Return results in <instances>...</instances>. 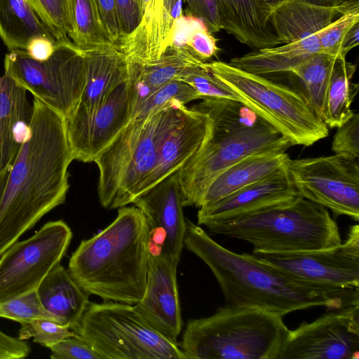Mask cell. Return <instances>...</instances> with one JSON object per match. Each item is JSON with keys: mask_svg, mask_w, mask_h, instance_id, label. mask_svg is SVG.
I'll list each match as a JSON object with an SVG mask.
<instances>
[{"mask_svg": "<svg viewBox=\"0 0 359 359\" xmlns=\"http://www.w3.org/2000/svg\"><path fill=\"white\" fill-rule=\"evenodd\" d=\"M29 136L0 197V256L48 212L62 204L74 159L65 118L34 97Z\"/></svg>", "mask_w": 359, "mask_h": 359, "instance_id": "cell-1", "label": "cell"}, {"mask_svg": "<svg viewBox=\"0 0 359 359\" xmlns=\"http://www.w3.org/2000/svg\"><path fill=\"white\" fill-rule=\"evenodd\" d=\"M183 243L210 268L226 304L282 316L313 306L329 311L359 304V288L330 287L295 278L251 254H238L222 246L189 219H186Z\"/></svg>", "mask_w": 359, "mask_h": 359, "instance_id": "cell-2", "label": "cell"}, {"mask_svg": "<svg viewBox=\"0 0 359 359\" xmlns=\"http://www.w3.org/2000/svg\"><path fill=\"white\" fill-rule=\"evenodd\" d=\"M151 237L144 213L121 207L108 226L80 243L68 270L90 295L135 305L146 289Z\"/></svg>", "mask_w": 359, "mask_h": 359, "instance_id": "cell-3", "label": "cell"}, {"mask_svg": "<svg viewBox=\"0 0 359 359\" xmlns=\"http://www.w3.org/2000/svg\"><path fill=\"white\" fill-rule=\"evenodd\" d=\"M191 107L206 114L211 127L201 147L177 171L183 207L200 208L211 182L245 157L264 151H286L294 146L240 102L206 98Z\"/></svg>", "mask_w": 359, "mask_h": 359, "instance_id": "cell-4", "label": "cell"}, {"mask_svg": "<svg viewBox=\"0 0 359 359\" xmlns=\"http://www.w3.org/2000/svg\"><path fill=\"white\" fill-rule=\"evenodd\" d=\"M283 317L225 304L189 320L180 348L187 359H278L289 330Z\"/></svg>", "mask_w": 359, "mask_h": 359, "instance_id": "cell-5", "label": "cell"}, {"mask_svg": "<svg viewBox=\"0 0 359 359\" xmlns=\"http://www.w3.org/2000/svg\"><path fill=\"white\" fill-rule=\"evenodd\" d=\"M206 227L213 233L250 243L253 253L318 250L342 242L328 210L303 197L288 205Z\"/></svg>", "mask_w": 359, "mask_h": 359, "instance_id": "cell-6", "label": "cell"}, {"mask_svg": "<svg viewBox=\"0 0 359 359\" xmlns=\"http://www.w3.org/2000/svg\"><path fill=\"white\" fill-rule=\"evenodd\" d=\"M207 65L243 104L269 122L293 145L311 146L328 136V127L299 91L224 62L213 61Z\"/></svg>", "mask_w": 359, "mask_h": 359, "instance_id": "cell-7", "label": "cell"}, {"mask_svg": "<svg viewBox=\"0 0 359 359\" xmlns=\"http://www.w3.org/2000/svg\"><path fill=\"white\" fill-rule=\"evenodd\" d=\"M72 330L102 359H187L180 345L154 329L132 304L89 302Z\"/></svg>", "mask_w": 359, "mask_h": 359, "instance_id": "cell-8", "label": "cell"}, {"mask_svg": "<svg viewBox=\"0 0 359 359\" xmlns=\"http://www.w3.org/2000/svg\"><path fill=\"white\" fill-rule=\"evenodd\" d=\"M4 72L65 118L76 109L84 86V55L72 42L58 43L49 58L39 61L21 51H8Z\"/></svg>", "mask_w": 359, "mask_h": 359, "instance_id": "cell-9", "label": "cell"}, {"mask_svg": "<svg viewBox=\"0 0 359 359\" xmlns=\"http://www.w3.org/2000/svg\"><path fill=\"white\" fill-rule=\"evenodd\" d=\"M72 237L62 220L43 224L33 236L16 241L0 256V303L35 291L66 253Z\"/></svg>", "mask_w": 359, "mask_h": 359, "instance_id": "cell-10", "label": "cell"}, {"mask_svg": "<svg viewBox=\"0 0 359 359\" xmlns=\"http://www.w3.org/2000/svg\"><path fill=\"white\" fill-rule=\"evenodd\" d=\"M290 179L300 195L331 210L334 217L359 220V164L339 155L289 161Z\"/></svg>", "mask_w": 359, "mask_h": 359, "instance_id": "cell-11", "label": "cell"}, {"mask_svg": "<svg viewBox=\"0 0 359 359\" xmlns=\"http://www.w3.org/2000/svg\"><path fill=\"white\" fill-rule=\"evenodd\" d=\"M257 260L302 280L336 288H359V226L332 248L283 253L256 252Z\"/></svg>", "mask_w": 359, "mask_h": 359, "instance_id": "cell-12", "label": "cell"}, {"mask_svg": "<svg viewBox=\"0 0 359 359\" xmlns=\"http://www.w3.org/2000/svg\"><path fill=\"white\" fill-rule=\"evenodd\" d=\"M278 359H359V304L289 330Z\"/></svg>", "mask_w": 359, "mask_h": 359, "instance_id": "cell-13", "label": "cell"}, {"mask_svg": "<svg viewBox=\"0 0 359 359\" xmlns=\"http://www.w3.org/2000/svg\"><path fill=\"white\" fill-rule=\"evenodd\" d=\"M132 102L133 86L128 74L90 116L76 121H65L74 159L94 161L130 120Z\"/></svg>", "mask_w": 359, "mask_h": 359, "instance_id": "cell-14", "label": "cell"}, {"mask_svg": "<svg viewBox=\"0 0 359 359\" xmlns=\"http://www.w3.org/2000/svg\"><path fill=\"white\" fill-rule=\"evenodd\" d=\"M179 262L150 244L147 285L142 299L134 305L144 320L158 332L177 344L183 322L177 284Z\"/></svg>", "mask_w": 359, "mask_h": 359, "instance_id": "cell-15", "label": "cell"}, {"mask_svg": "<svg viewBox=\"0 0 359 359\" xmlns=\"http://www.w3.org/2000/svg\"><path fill=\"white\" fill-rule=\"evenodd\" d=\"M210 127L211 121L206 114L175 101L158 146L155 165L138 189L136 198L185 164L201 147Z\"/></svg>", "mask_w": 359, "mask_h": 359, "instance_id": "cell-16", "label": "cell"}, {"mask_svg": "<svg viewBox=\"0 0 359 359\" xmlns=\"http://www.w3.org/2000/svg\"><path fill=\"white\" fill-rule=\"evenodd\" d=\"M300 197L302 196L290 179L287 165L266 178L200 207L198 224L207 226L234 220L288 205Z\"/></svg>", "mask_w": 359, "mask_h": 359, "instance_id": "cell-17", "label": "cell"}, {"mask_svg": "<svg viewBox=\"0 0 359 359\" xmlns=\"http://www.w3.org/2000/svg\"><path fill=\"white\" fill-rule=\"evenodd\" d=\"M133 203L147 218L152 238L160 239L161 250L179 262L186 219L177 172L145 191Z\"/></svg>", "mask_w": 359, "mask_h": 359, "instance_id": "cell-18", "label": "cell"}, {"mask_svg": "<svg viewBox=\"0 0 359 359\" xmlns=\"http://www.w3.org/2000/svg\"><path fill=\"white\" fill-rule=\"evenodd\" d=\"M82 51L84 55V86L76 109L65 118V122L76 121L90 116L128 74V62L115 45Z\"/></svg>", "mask_w": 359, "mask_h": 359, "instance_id": "cell-19", "label": "cell"}, {"mask_svg": "<svg viewBox=\"0 0 359 359\" xmlns=\"http://www.w3.org/2000/svg\"><path fill=\"white\" fill-rule=\"evenodd\" d=\"M355 0H289L271 11L269 20L281 43L321 32Z\"/></svg>", "mask_w": 359, "mask_h": 359, "instance_id": "cell-20", "label": "cell"}, {"mask_svg": "<svg viewBox=\"0 0 359 359\" xmlns=\"http://www.w3.org/2000/svg\"><path fill=\"white\" fill-rule=\"evenodd\" d=\"M32 114L27 90L4 72L0 76V174L10 170L29 136Z\"/></svg>", "mask_w": 359, "mask_h": 359, "instance_id": "cell-21", "label": "cell"}, {"mask_svg": "<svg viewBox=\"0 0 359 359\" xmlns=\"http://www.w3.org/2000/svg\"><path fill=\"white\" fill-rule=\"evenodd\" d=\"M172 101L154 114L147 122L132 158L123 172L110 210L133 203L137 191L153 170L157 149L164 135L171 114Z\"/></svg>", "mask_w": 359, "mask_h": 359, "instance_id": "cell-22", "label": "cell"}, {"mask_svg": "<svg viewBox=\"0 0 359 359\" xmlns=\"http://www.w3.org/2000/svg\"><path fill=\"white\" fill-rule=\"evenodd\" d=\"M222 29L241 43L257 48L281 44L260 0H215Z\"/></svg>", "mask_w": 359, "mask_h": 359, "instance_id": "cell-23", "label": "cell"}, {"mask_svg": "<svg viewBox=\"0 0 359 359\" xmlns=\"http://www.w3.org/2000/svg\"><path fill=\"white\" fill-rule=\"evenodd\" d=\"M36 292L43 307L58 323L71 330L78 324L90 302V294L60 263L46 275Z\"/></svg>", "mask_w": 359, "mask_h": 359, "instance_id": "cell-24", "label": "cell"}, {"mask_svg": "<svg viewBox=\"0 0 359 359\" xmlns=\"http://www.w3.org/2000/svg\"><path fill=\"white\" fill-rule=\"evenodd\" d=\"M290 161L289 155L282 151L259 152L245 157L211 182L201 199L200 207L269 177L287 165Z\"/></svg>", "mask_w": 359, "mask_h": 359, "instance_id": "cell-25", "label": "cell"}, {"mask_svg": "<svg viewBox=\"0 0 359 359\" xmlns=\"http://www.w3.org/2000/svg\"><path fill=\"white\" fill-rule=\"evenodd\" d=\"M284 44L257 48L232 58L229 63L249 73L264 76L289 72L309 57L320 51L318 35Z\"/></svg>", "mask_w": 359, "mask_h": 359, "instance_id": "cell-26", "label": "cell"}, {"mask_svg": "<svg viewBox=\"0 0 359 359\" xmlns=\"http://www.w3.org/2000/svg\"><path fill=\"white\" fill-rule=\"evenodd\" d=\"M36 36L56 41L26 0H0V37L8 51L25 53L29 41Z\"/></svg>", "mask_w": 359, "mask_h": 359, "instance_id": "cell-27", "label": "cell"}, {"mask_svg": "<svg viewBox=\"0 0 359 359\" xmlns=\"http://www.w3.org/2000/svg\"><path fill=\"white\" fill-rule=\"evenodd\" d=\"M354 64L346 56L338 55L334 60L327 90L323 122L331 128L346 123L354 114L351 109L353 99L358 91L351 79L355 72Z\"/></svg>", "mask_w": 359, "mask_h": 359, "instance_id": "cell-28", "label": "cell"}, {"mask_svg": "<svg viewBox=\"0 0 359 359\" xmlns=\"http://www.w3.org/2000/svg\"><path fill=\"white\" fill-rule=\"evenodd\" d=\"M336 57L320 51L313 54L289 72L298 79L302 86L299 93L312 111L322 121L327 90Z\"/></svg>", "mask_w": 359, "mask_h": 359, "instance_id": "cell-29", "label": "cell"}, {"mask_svg": "<svg viewBox=\"0 0 359 359\" xmlns=\"http://www.w3.org/2000/svg\"><path fill=\"white\" fill-rule=\"evenodd\" d=\"M204 62L186 48L170 46L156 60L144 65L132 64L140 80L156 91L168 82L180 79L192 67Z\"/></svg>", "mask_w": 359, "mask_h": 359, "instance_id": "cell-30", "label": "cell"}, {"mask_svg": "<svg viewBox=\"0 0 359 359\" xmlns=\"http://www.w3.org/2000/svg\"><path fill=\"white\" fill-rule=\"evenodd\" d=\"M69 38L81 50L114 45L101 20L97 0H68Z\"/></svg>", "mask_w": 359, "mask_h": 359, "instance_id": "cell-31", "label": "cell"}, {"mask_svg": "<svg viewBox=\"0 0 359 359\" xmlns=\"http://www.w3.org/2000/svg\"><path fill=\"white\" fill-rule=\"evenodd\" d=\"M59 43L72 42L68 0H26Z\"/></svg>", "mask_w": 359, "mask_h": 359, "instance_id": "cell-32", "label": "cell"}, {"mask_svg": "<svg viewBox=\"0 0 359 359\" xmlns=\"http://www.w3.org/2000/svg\"><path fill=\"white\" fill-rule=\"evenodd\" d=\"M357 23H359V0H355L321 32L319 36L320 51L334 56L343 55V44Z\"/></svg>", "mask_w": 359, "mask_h": 359, "instance_id": "cell-33", "label": "cell"}, {"mask_svg": "<svg viewBox=\"0 0 359 359\" xmlns=\"http://www.w3.org/2000/svg\"><path fill=\"white\" fill-rule=\"evenodd\" d=\"M0 317L20 323L34 319H46L58 323L56 318L42 305L36 290L0 303Z\"/></svg>", "mask_w": 359, "mask_h": 359, "instance_id": "cell-34", "label": "cell"}, {"mask_svg": "<svg viewBox=\"0 0 359 359\" xmlns=\"http://www.w3.org/2000/svg\"><path fill=\"white\" fill-rule=\"evenodd\" d=\"M178 81L191 86L200 95L201 100L223 98L241 102L233 90L211 73L205 62L192 67Z\"/></svg>", "mask_w": 359, "mask_h": 359, "instance_id": "cell-35", "label": "cell"}, {"mask_svg": "<svg viewBox=\"0 0 359 359\" xmlns=\"http://www.w3.org/2000/svg\"><path fill=\"white\" fill-rule=\"evenodd\" d=\"M18 338L33 339L34 342L50 348L60 341L74 336L75 332L69 327L46 319H34L20 323Z\"/></svg>", "mask_w": 359, "mask_h": 359, "instance_id": "cell-36", "label": "cell"}, {"mask_svg": "<svg viewBox=\"0 0 359 359\" xmlns=\"http://www.w3.org/2000/svg\"><path fill=\"white\" fill-rule=\"evenodd\" d=\"M332 150L351 161L359 158V115H353L343 125L337 128L332 143Z\"/></svg>", "mask_w": 359, "mask_h": 359, "instance_id": "cell-37", "label": "cell"}, {"mask_svg": "<svg viewBox=\"0 0 359 359\" xmlns=\"http://www.w3.org/2000/svg\"><path fill=\"white\" fill-rule=\"evenodd\" d=\"M49 349L52 359H102L93 346L76 333Z\"/></svg>", "mask_w": 359, "mask_h": 359, "instance_id": "cell-38", "label": "cell"}, {"mask_svg": "<svg viewBox=\"0 0 359 359\" xmlns=\"http://www.w3.org/2000/svg\"><path fill=\"white\" fill-rule=\"evenodd\" d=\"M187 12L205 25L211 33L222 29V25L215 0H184Z\"/></svg>", "mask_w": 359, "mask_h": 359, "instance_id": "cell-39", "label": "cell"}, {"mask_svg": "<svg viewBox=\"0 0 359 359\" xmlns=\"http://www.w3.org/2000/svg\"><path fill=\"white\" fill-rule=\"evenodd\" d=\"M104 29L114 45L122 38L119 16L116 0H97Z\"/></svg>", "mask_w": 359, "mask_h": 359, "instance_id": "cell-40", "label": "cell"}, {"mask_svg": "<svg viewBox=\"0 0 359 359\" xmlns=\"http://www.w3.org/2000/svg\"><path fill=\"white\" fill-rule=\"evenodd\" d=\"M123 36L132 32L140 22L138 0H116Z\"/></svg>", "mask_w": 359, "mask_h": 359, "instance_id": "cell-41", "label": "cell"}, {"mask_svg": "<svg viewBox=\"0 0 359 359\" xmlns=\"http://www.w3.org/2000/svg\"><path fill=\"white\" fill-rule=\"evenodd\" d=\"M30 352V346L24 340L9 336L0 330V359L24 358Z\"/></svg>", "mask_w": 359, "mask_h": 359, "instance_id": "cell-42", "label": "cell"}, {"mask_svg": "<svg viewBox=\"0 0 359 359\" xmlns=\"http://www.w3.org/2000/svg\"><path fill=\"white\" fill-rule=\"evenodd\" d=\"M57 43L58 42L51 38L45 36H36L29 41L25 53L32 59L43 61L50 57Z\"/></svg>", "mask_w": 359, "mask_h": 359, "instance_id": "cell-43", "label": "cell"}, {"mask_svg": "<svg viewBox=\"0 0 359 359\" xmlns=\"http://www.w3.org/2000/svg\"><path fill=\"white\" fill-rule=\"evenodd\" d=\"M359 43V23L355 25L348 33L342 46V55L346 54Z\"/></svg>", "mask_w": 359, "mask_h": 359, "instance_id": "cell-44", "label": "cell"}, {"mask_svg": "<svg viewBox=\"0 0 359 359\" xmlns=\"http://www.w3.org/2000/svg\"><path fill=\"white\" fill-rule=\"evenodd\" d=\"M289 0H260L267 11L271 13V11L278 6L283 4Z\"/></svg>", "mask_w": 359, "mask_h": 359, "instance_id": "cell-45", "label": "cell"}, {"mask_svg": "<svg viewBox=\"0 0 359 359\" xmlns=\"http://www.w3.org/2000/svg\"><path fill=\"white\" fill-rule=\"evenodd\" d=\"M8 172L9 170H6L0 174V197L3 191Z\"/></svg>", "mask_w": 359, "mask_h": 359, "instance_id": "cell-46", "label": "cell"}, {"mask_svg": "<svg viewBox=\"0 0 359 359\" xmlns=\"http://www.w3.org/2000/svg\"><path fill=\"white\" fill-rule=\"evenodd\" d=\"M339 1H346V0H339Z\"/></svg>", "mask_w": 359, "mask_h": 359, "instance_id": "cell-47", "label": "cell"}, {"mask_svg": "<svg viewBox=\"0 0 359 359\" xmlns=\"http://www.w3.org/2000/svg\"></svg>", "mask_w": 359, "mask_h": 359, "instance_id": "cell-48", "label": "cell"}]
</instances>
